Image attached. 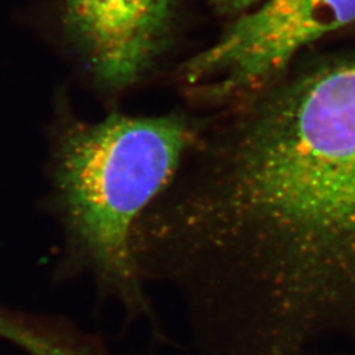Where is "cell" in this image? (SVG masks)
<instances>
[{
    "label": "cell",
    "instance_id": "cell-6",
    "mask_svg": "<svg viewBox=\"0 0 355 355\" xmlns=\"http://www.w3.org/2000/svg\"><path fill=\"white\" fill-rule=\"evenodd\" d=\"M258 1L259 0H214L218 10L229 13L242 12L253 7Z\"/></svg>",
    "mask_w": 355,
    "mask_h": 355
},
{
    "label": "cell",
    "instance_id": "cell-5",
    "mask_svg": "<svg viewBox=\"0 0 355 355\" xmlns=\"http://www.w3.org/2000/svg\"><path fill=\"white\" fill-rule=\"evenodd\" d=\"M0 340L26 355H105L102 340L62 316L0 306Z\"/></svg>",
    "mask_w": 355,
    "mask_h": 355
},
{
    "label": "cell",
    "instance_id": "cell-4",
    "mask_svg": "<svg viewBox=\"0 0 355 355\" xmlns=\"http://www.w3.org/2000/svg\"><path fill=\"white\" fill-rule=\"evenodd\" d=\"M171 0H64V21L105 86L133 83L165 38Z\"/></svg>",
    "mask_w": 355,
    "mask_h": 355
},
{
    "label": "cell",
    "instance_id": "cell-1",
    "mask_svg": "<svg viewBox=\"0 0 355 355\" xmlns=\"http://www.w3.org/2000/svg\"><path fill=\"white\" fill-rule=\"evenodd\" d=\"M228 108L137 221L141 278L177 296L200 355L355 343V49Z\"/></svg>",
    "mask_w": 355,
    "mask_h": 355
},
{
    "label": "cell",
    "instance_id": "cell-2",
    "mask_svg": "<svg viewBox=\"0 0 355 355\" xmlns=\"http://www.w3.org/2000/svg\"><path fill=\"white\" fill-rule=\"evenodd\" d=\"M204 129L182 114H111L92 123L66 117L55 125L41 200L61 237L54 282L89 280L129 321L154 322L133 233Z\"/></svg>",
    "mask_w": 355,
    "mask_h": 355
},
{
    "label": "cell",
    "instance_id": "cell-3",
    "mask_svg": "<svg viewBox=\"0 0 355 355\" xmlns=\"http://www.w3.org/2000/svg\"><path fill=\"white\" fill-rule=\"evenodd\" d=\"M355 21V0H267L184 66L200 99L233 105L284 76L300 51Z\"/></svg>",
    "mask_w": 355,
    "mask_h": 355
}]
</instances>
